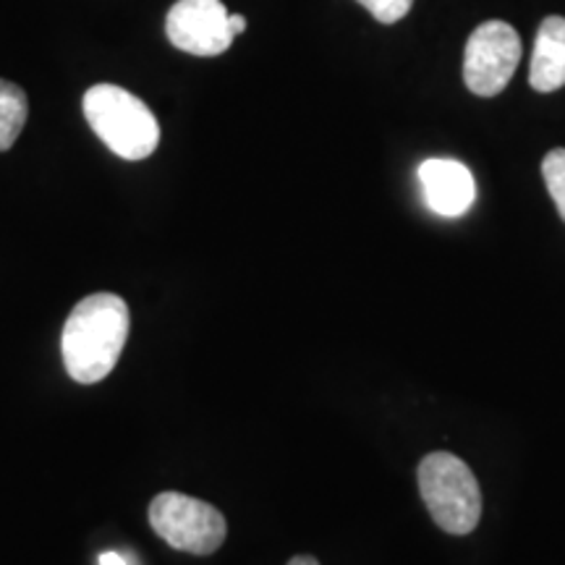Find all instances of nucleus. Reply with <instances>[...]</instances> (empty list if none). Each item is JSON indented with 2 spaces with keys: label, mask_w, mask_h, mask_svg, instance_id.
<instances>
[{
  "label": "nucleus",
  "mask_w": 565,
  "mask_h": 565,
  "mask_svg": "<svg viewBox=\"0 0 565 565\" xmlns=\"http://www.w3.org/2000/svg\"><path fill=\"white\" fill-rule=\"evenodd\" d=\"M150 524L160 540L192 555H212L228 534L215 505L183 492H160L150 503Z\"/></svg>",
  "instance_id": "4"
},
{
  "label": "nucleus",
  "mask_w": 565,
  "mask_h": 565,
  "mask_svg": "<svg viewBox=\"0 0 565 565\" xmlns=\"http://www.w3.org/2000/svg\"><path fill=\"white\" fill-rule=\"evenodd\" d=\"M529 84L536 92H557L565 87V19L547 17L536 30Z\"/></svg>",
  "instance_id": "8"
},
{
  "label": "nucleus",
  "mask_w": 565,
  "mask_h": 565,
  "mask_svg": "<svg viewBox=\"0 0 565 565\" xmlns=\"http://www.w3.org/2000/svg\"><path fill=\"white\" fill-rule=\"evenodd\" d=\"M30 116L26 92L19 84L0 79V152L11 150Z\"/></svg>",
  "instance_id": "9"
},
{
  "label": "nucleus",
  "mask_w": 565,
  "mask_h": 565,
  "mask_svg": "<svg viewBox=\"0 0 565 565\" xmlns=\"http://www.w3.org/2000/svg\"><path fill=\"white\" fill-rule=\"evenodd\" d=\"M100 565H129V563H126V557L118 555V553H103Z\"/></svg>",
  "instance_id": "13"
},
{
  "label": "nucleus",
  "mask_w": 565,
  "mask_h": 565,
  "mask_svg": "<svg viewBox=\"0 0 565 565\" xmlns=\"http://www.w3.org/2000/svg\"><path fill=\"white\" fill-rule=\"evenodd\" d=\"M126 338L129 307L116 294H92L68 315L61 335V353L74 383H103L116 370Z\"/></svg>",
  "instance_id": "1"
},
{
  "label": "nucleus",
  "mask_w": 565,
  "mask_h": 565,
  "mask_svg": "<svg viewBox=\"0 0 565 565\" xmlns=\"http://www.w3.org/2000/svg\"><path fill=\"white\" fill-rule=\"evenodd\" d=\"M228 17L223 0H175L168 11L166 34L171 45L183 53L215 58L236 40Z\"/></svg>",
  "instance_id": "6"
},
{
  "label": "nucleus",
  "mask_w": 565,
  "mask_h": 565,
  "mask_svg": "<svg viewBox=\"0 0 565 565\" xmlns=\"http://www.w3.org/2000/svg\"><path fill=\"white\" fill-rule=\"evenodd\" d=\"M288 565H320V563H317L312 555H296L288 561Z\"/></svg>",
  "instance_id": "14"
},
{
  "label": "nucleus",
  "mask_w": 565,
  "mask_h": 565,
  "mask_svg": "<svg viewBox=\"0 0 565 565\" xmlns=\"http://www.w3.org/2000/svg\"><path fill=\"white\" fill-rule=\"evenodd\" d=\"M84 118L110 152L124 160H145L158 150L160 124L145 100L116 84H95L84 95Z\"/></svg>",
  "instance_id": "2"
},
{
  "label": "nucleus",
  "mask_w": 565,
  "mask_h": 565,
  "mask_svg": "<svg viewBox=\"0 0 565 565\" xmlns=\"http://www.w3.org/2000/svg\"><path fill=\"white\" fill-rule=\"evenodd\" d=\"M521 63V38L508 21H484L463 53V82L477 97H494L511 84Z\"/></svg>",
  "instance_id": "5"
},
{
  "label": "nucleus",
  "mask_w": 565,
  "mask_h": 565,
  "mask_svg": "<svg viewBox=\"0 0 565 565\" xmlns=\"http://www.w3.org/2000/svg\"><path fill=\"white\" fill-rule=\"evenodd\" d=\"M359 6H364L380 24H395L412 11L414 0H356Z\"/></svg>",
  "instance_id": "11"
},
{
  "label": "nucleus",
  "mask_w": 565,
  "mask_h": 565,
  "mask_svg": "<svg viewBox=\"0 0 565 565\" xmlns=\"http://www.w3.org/2000/svg\"><path fill=\"white\" fill-rule=\"evenodd\" d=\"M228 21H231V32H233V38H238V34L246 32V19L242 17V13H231Z\"/></svg>",
  "instance_id": "12"
},
{
  "label": "nucleus",
  "mask_w": 565,
  "mask_h": 565,
  "mask_svg": "<svg viewBox=\"0 0 565 565\" xmlns=\"http://www.w3.org/2000/svg\"><path fill=\"white\" fill-rule=\"evenodd\" d=\"M424 200L443 217H458L477 200V183L469 168L458 160L433 158L419 166Z\"/></svg>",
  "instance_id": "7"
},
{
  "label": "nucleus",
  "mask_w": 565,
  "mask_h": 565,
  "mask_svg": "<svg viewBox=\"0 0 565 565\" xmlns=\"http://www.w3.org/2000/svg\"><path fill=\"white\" fill-rule=\"evenodd\" d=\"M429 515L443 532L471 534L482 519V490L475 471L454 454H429L416 471Z\"/></svg>",
  "instance_id": "3"
},
{
  "label": "nucleus",
  "mask_w": 565,
  "mask_h": 565,
  "mask_svg": "<svg viewBox=\"0 0 565 565\" xmlns=\"http://www.w3.org/2000/svg\"><path fill=\"white\" fill-rule=\"evenodd\" d=\"M542 179H545V186L550 196H553L557 215L565 223V150L563 147H555L545 154L542 160Z\"/></svg>",
  "instance_id": "10"
}]
</instances>
